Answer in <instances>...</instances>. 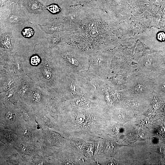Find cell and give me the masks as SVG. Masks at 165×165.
Listing matches in <instances>:
<instances>
[{
  "instance_id": "cell-1",
  "label": "cell",
  "mask_w": 165,
  "mask_h": 165,
  "mask_svg": "<svg viewBox=\"0 0 165 165\" xmlns=\"http://www.w3.org/2000/svg\"><path fill=\"white\" fill-rule=\"evenodd\" d=\"M65 101L70 139L94 142L106 137L111 116L105 101L91 99L84 95Z\"/></svg>"
},
{
  "instance_id": "cell-2",
  "label": "cell",
  "mask_w": 165,
  "mask_h": 165,
  "mask_svg": "<svg viewBox=\"0 0 165 165\" xmlns=\"http://www.w3.org/2000/svg\"><path fill=\"white\" fill-rule=\"evenodd\" d=\"M18 49L26 75L36 85L45 89L51 97L60 96L65 74L54 60L47 39L33 46L19 45Z\"/></svg>"
},
{
  "instance_id": "cell-3",
  "label": "cell",
  "mask_w": 165,
  "mask_h": 165,
  "mask_svg": "<svg viewBox=\"0 0 165 165\" xmlns=\"http://www.w3.org/2000/svg\"><path fill=\"white\" fill-rule=\"evenodd\" d=\"M85 7L81 24L78 30L72 31L67 43L87 53L105 50L108 37L105 13L94 5Z\"/></svg>"
},
{
  "instance_id": "cell-4",
  "label": "cell",
  "mask_w": 165,
  "mask_h": 165,
  "mask_svg": "<svg viewBox=\"0 0 165 165\" xmlns=\"http://www.w3.org/2000/svg\"><path fill=\"white\" fill-rule=\"evenodd\" d=\"M51 52L57 64L65 74L76 75L88 69V53L74 45L60 44L51 49Z\"/></svg>"
},
{
  "instance_id": "cell-5",
  "label": "cell",
  "mask_w": 165,
  "mask_h": 165,
  "mask_svg": "<svg viewBox=\"0 0 165 165\" xmlns=\"http://www.w3.org/2000/svg\"><path fill=\"white\" fill-rule=\"evenodd\" d=\"M154 86L153 79L137 71L128 77L122 90L126 97L151 99L154 93Z\"/></svg>"
},
{
  "instance_id": "cell-6",
  "label": "cell",
  "mask_w": 165,
  "mask_h": 165,
  "mask_svg": "<svg viewBox=\"0 0 165 165\" xmlns=\"http://www.w3.org/2000/svg\"><path fill=\"white\" fill-rule=\"evenodd\" d=\"M12 31L16 42L24 46H34L46 40L48 36L38 24L31 20L16 26Z\"/></svg>"
},
{
  "instance_id": "cell-7",
  "label": "cell",
  "mask_w": 165,
  "mask_h": 165,
  "mask_svg": "<svg viewBox=\"0 0 165 165\" xmlns=\"http://www.w3.org/2000/svg\"><path fill=\"white\" fill-rule=\"evenodd\" d=\"M0 30L12 31L20 24L30 21L21 5L13 3L1 7Z\"/></svg>"
},
{
  "instance_id": "cell-8",
  "label": "cell",
  "mask_w": 165,
  "mask_h": 165,
  "mask_svg": "<svg viewBox=\"0 0 165 165\" xmlns=\"http://www.w3.org/2000/svg\"><path fill=\"white\" fill-rule=\"evenodd\" d=\"M74 75L88 97L94 99H104L103 91L108 82L107 79L101 78L88 71Z\"/></svg>"
},
{
  "instance_id": "cell-9",
  "label": "cell",
  "mask_w": 165,
  "mask_h": 165,
  "mask_svg": "<svg viewBox=\"0 0 165 165\" xmlns=\"http://www.w3.org/2000/svg\"><path fill=\"white\" fill-rule=\"evenodd\" d=\"M89 67L87 71L96 76L107 79L110 72L112 57L104 50H98L88 53Z\"/></svg>"
},
{
  "instance_id": "cell-10",
  "label": "cell",
  "mask_w": 165,
  "mask_h": 165,
  "mask_svg": "<svg viewBox=\"0 0 165 165\" xmlns=\"http://www.w3.org/2000/svg\"><path fill=\"white\" fill-rule=\"evenodd\" d=\"M0 64L12 66L19 43L16 41L12 31L0 30Z\"/></svg>"
},
{
  "instance_id": "cell-11",
  "label": "cell",
  "mask_w": 165,
  "mask_h": 165,
  "mask_svg": "<svg viewBox=\"0 0 165 165\" xmlns=\"http://www.w3.org/2000/svg\"><path fill=\"white\" fill-rule=\"evenodd\" d=\"M85 94L75 75L73 74H65L60 89V95L62 98L65 100H71Z\"/></svg>"
},
{
  "instance_id": "cell-12",
  "label": "cell",
  "mask_w": 165,
  "mask_h": 165,
  "mask_svg": "<svg viewBox=\"0 0 165 165\" xmlns=\"http://www.w3.org/2000/svg\"><path fill=\"white\" fill-rule=\"evenodd\" d=\"M85 12V7H69L62 18L69 31H75L80 27Z\"/></svg>"
},
{
  "instance_id": "cell-13",
  "label": "cell",
  "mask_w": 165,
  "mask_h": 165,
  "mask_svg": "<svg viewBox=\"0 0 165 165\" xmlns=\"http://www.w3.org/2000/svg\"><path fill=\"white\" fill-rule=\"evenodd\" d=\"M0 93L10 90L20 83L22 76H17L13 70L0 66Z\"/></svg>"
},
{
  "instance_id": "cell-14",
  "label": "cell",
  "mask_w": 165,
  "mask_h": 165,
  "mask_svg": "<svg viewBox=\"0 0 165 165\" xmlns=\"http://www.w3.org/2000/svg\"><path fill=\"white\" fill-rule=\"evenodd\" d=\"M137 72L142 75L151 79L155 78L157 65L152 57L140 60L137 64Z\"/></svg>"
},
{
  "instance_id": "cell-15",
  "label": "cell",
  "mask_w": 165,
  "mask_h": 165,
  "mask_svg": "<svg viewBox=\"0 0 165 165\" xmlns=\"http://www.w3.org/2000/svg\"><path fill=\"white\" fill-rule=\"evenodd\" d=\"M73 31H64L48 35L47 40L51 50L58 45L67 43Z\"/></svg>"
},
{
  "instance_id": "cell-16",
  "label": "cell",
  "mask_w": 165,
  "mask_h": 165,
  "mask_svg": "<svg viewBox=\"0 0 165 165\" xmlns=\"http://www.w3.org/2000/svg\"><path fill=\"white\" fill-rule=\"evenodd\" d=\"M49 97L51 96L45 89L35 84L27 99L33 104L38 105L43 104Z\"/></svg>"
},
{
  "instance_id": "cell-17",
  "label": "cell",
  "mask_w": 165,
  "mask_h": 165,
  "mask_svg": "<svg viewBox=\"0 0 165 165\" xmlns=\"http://www.w3.org/2000/svg\"><path fill=\"white\" fill-rule=\"evenodd\" d=\"M38 24L41 29L47 35L62 31H69L62 18L48 24Z\"/></svg>"
},
{
  "instance_id": "cell-18",
  "label": "cell",
  "mask_w": 165,
  "mask_h": 165,
  "mask_svg": "<svg viewBox=\"0 0 165 165\" xmlns=\"http://www.w3.org/2000/svg\"><path fill=\"white\" fill-rule=\"evenodd\" d=\"M35 85L33 81L27 75L22 76L19 89V97L27 99Z\"/></svg>"
},
{
  "instance_id": "cell-19",
  "label": "cell",
  "mask_w": 165,
  "mask_h": 165,
  "mask_svg": "<svg viewBox=\"0 0 165 165\" xmlns=\"http://www.w3.org/2000/svg\"><path fill=\"white\" fill-rule=\"evenodd\" d=\"M23 5L28 12L35 15L43 13L46 9L45 6L38 0H25Z\"/></svg>"
},
{
  "instance_id": "cell-20",
  "label": "cell",
  "mask_w": 165,
  "mask_h": 165,
  "mask_svg": "<svg viewBox=\"0 0 165 165\" xmlns=\"http://www.w3.org/2000/svg\"><path fill=\"white\" fill-rule=\"evenodd\" d=\"M14 62L13 70L18 76L26 75L24 64L20 56L16 53L13 56Z\"/></svg>"
},
{
  "instance_id": "cell-21",
  "label": "cell",
  "mask_w": 165,
  "mask_h": 165,
  "mask_svg": "<svg viewBox=\"0 0 165 165\" xmlns=\"http://www.w3.org/2000/svg\"><path fill=\"white\" fill-rule=\"evenodd\" d=\"M6 116L8 119L10 120H13L14 117L12 112L10 111H8L6 112Z\"/></svg>"
},
{
  "instance_id": "cell-22",
  "label": "cell",
  "mask_w": 165,
  "mask_h": 165,
  "mask_svg": "<svg viewBox=\"0 0 165 165\" xmlns=\"http://www.w3.org/2000/svg\"><path fill=\"white\" fill-rule=\"evenodd\" d=\"M159 40L162 41L165 38V35L164 34L162 33L160 35Z\"/></svg>"
},
{
  "instance_id": "cell-23",
  "label": "cell",
  "mask_w": 165,
  "mask_h": 165,
  "mask_svg": "<svg viewBox=\"0 0 165 165\" xmlns=\"http://www.w3.org/2000/svg\"><path fill=\"white\" fill-rule=\"evenodd\" d=\"M164 63H165V61H164Z\"/></svg>"
}]
</instances>
